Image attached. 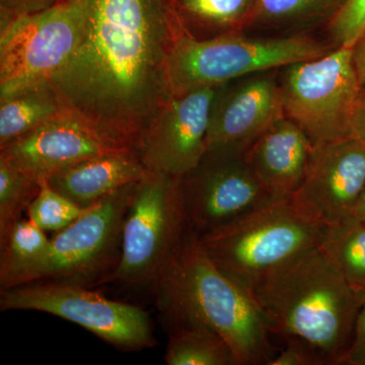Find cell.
I'll return each mask as SVG.
<instances>
[{
  "instance_id": "1",
  "label": "cell",
  "mask_w": 365,
  "mask_h": 365,
  "mask_svg": "<svg viewBox=\"0 0 365 365\" xmlns=\"http://www.w3.org/2000/svg\"><path fill=\"white\" fill-rule=\"evenodd\" d=\"M83 30L51 83L67 108L132 148L170 97L169 61L182 28L174 0H71Z\"/></svg>"
},
{
  "instance_id": "2",
  "label": "cell",
  "mask_w": 365,
  "mask_h": 365,
  "mask_svg": "<svg viewBox=\"0 0 365 365\" xmlns=\"http://www.w3.org/2000/svg\"><path fill=\"white\" fill-rule=\"evenodd\" d=\"M153 284L168 325L210 329L230 346L237 365H269L277 354L253 292L216 265L192 228Z\"/></svg>"
},
{
  "instance_id": "3",
  "label": "cell",
  "mask_w": 365,
  "mask_h": 365,
  "mask_svg": "<svg viewBox=\"0 0 365 365\" xmlns=\"http://www.w3.org/2000/svg\"><path fill=\"white\" fill-rule=\"evenodd\" d=\"M271 334L304 343L323 365L344 362L362 294L318 245L302 252L251 287Z\"/></svg>"
},
{
  "instance_id": "4",
  "label": "cell",
  "mask_w": 365,
  "mask_h": 365,
  "mask_svg": "<svg viewBox=\"0 0 365 365\" xmlns=\"http://www.w3.org/2000/svg\"><path fill=\"white\" fill-rule=\"evenodd\" d=\"M323 227L302 215L290 197L199 235V240L218 267L251 289L290 259L318 245Z\"/></svg>"
},
{
  "instance_id": "5",
  "label": "cell",
  "mask_w": 365,
  "mask_h": 365,
  "mask_svg": "<svg viewBox=\"0 0 365 365\" xmlns=\"http://www.w3.org/2000/svg\"><path fill=\"white\" fill-rule=\"evenodd\" d=\"M331 51L332 48L309 36L254 39L235 32L197 39L182 29L170 56V91L181 95L222 86Z\"/></svg>"
},
{
  "instance_id": "6",
  "label": "cell",
  "mask_w": 365,
  "mask_h": 365,
  "mask_svg": "<svg viewBox=\"0 0 365 365\" xmlns=\"http://www.w3.org/2000/svg\"><path fill=\"white\" fill-rule=\"evenodd\" d=\"M135 184L100 201L57 232L39 260L14 275L0 290L38 281L91 288L111 282L121 259L125 216Z\"/></svg>"
},
{
  "instance_id": "7",
  "label": "cell",
  "mask_w": 365,
  "mask_h": 365,
  "mask_svg": "<svg viewBox=\"0 0 365 365\" xmlns=\"http://www.w3.org/2000/svg\"><path fill=\"white\" fill-rule=\"evenodd\" d=\"M188 228L181 178L148 172L132 192L121 259L111 282L128 287L155 282Z\"/></svg>"
},
{
  "instance_id": "8",
  "label": "cell",
  "mask_w": 365,
  "mask_h": 365,
  "mask_svg": "<svg viewBox=\"0 0 365 365\" xmlns=\"http://www.w3.org/2000/svg\"><path fill=\"white\" fill-rule=\"evenodd\" d=\"M279 86L285 117L314 145L352 135L353 109L362 88L352 47L285 66Z\"/></svg>"
},
{
  "instance_id": "9",
  "label": "cell",
  "mask_w": 365,
  "mask_h": 365,
  "mask_svg": "<svg viewBox=\"0 0 365 365\" xmlns=\"http://www.w3.org/2000/svg\"><path fill=\"white\" fill-rule=\"evenodd\" d=\"M0 309L53 314L83 327L123 351H140L155 343L145 311L107 299L91 287L52 281L26 283L0 290Z\"/></svg>"
},
{
  "instance_id": "10",
  "label": "cell",
  "mask_w": 365,
  "mask_h": 365,
  "mask_svg": "<svg viewBox=\"0 0 365 365\" xmlns=\"http://www.w3.org/2000/svg\"><path fill=\"white\" fill-rule=\"evenodd\" d=\"M81 9L71 0L0 24V98L51 81L78 47Z\"/></svg>"
},
{
  "instance_id": "11",
  "label": "cell",
  "mask_w": 365,
  "mask_h": 365,
  "mask_svg": "<svg viewBox=\"0 0 365 365\" xmlns=\"http://www.w3.org/2000/svg\"><path fill=\"white\" fill-rule=\"evenodd\" d=\"M245 153L209 148L195 169L181 178L187 222L197 234L227 225L274 200Z\"/></svg>"
},
{
  "instance_id": "12",
  "label": "cell",
  "mask_w": 365,
  "mask_h": 365,
  "mask_svg": "<svg viewBox=\"0 0 365 365\" xmlns=\"http://www.w3.org/2000/svg\"><path fill=\"white\" fill-rule=\"evenodd\" d=\"M218 86L173 95L160 108L136 148L148 172L182 178L195 169L207 151L211 108Z\"/></svg>"
},
{
  "instance_id": "13",
  "label": "cell",
  "mask_w": 365,
  "mask_h": 365,
  "mask_svg": "<svg viewBox=\"0 0 365 365\" xmlns=\"http://www.w3.org/2000/svg\"><path fill=\"white\" fill-rule=\"evenodd\" d=\"M365 188V144L354 136L316 144L292 202L322 227L352 217Z\"/></svg>"
},
{
  "instance_id": "14",
  "label": "cell",
  "mask_w": 365,
  "mask_h": 365,
  "mask_svg": "<svg viewBox=\"0 0 365 365\" xmlns=\"http://www.w3.org/2000/svg\"><path fill=\"white\" fill-rule=\"evenodd\" d=\"M136 150L69 110L0 148L4 155L37 179L86 158Z\"/></svg>"
},
{
  "instance_id": "15",
  "label": "cell",
  "mask_w": 365,
  "mask_h": 365,
  "mask_svg": "<svg viewBox=\"0 0 365 365\" xmlns=\"http://www.w3.org/2000/svg\"><path fill=\"white\" fill-rule=\"evenodd\" d=\"M259 74L218 86L211 108L207 150L246 151L285 117L279 83L272 76Z\"/></svg>"
},
{
  "instance_id": "16",
  "label": "cell",
  "mask_w": 365,
  "mask_h": 365,
  "mask_svg": "<svg viewBox=\"0 0 365 365\" xmlns=\"http://www.w3.org/2000/svg\"><path fill=\"white\" fill-rule=\"evenodd\" d=\"M313 141L287 117L269 127L246 150L247 162L274 200L290 198L304 180Z\"/></svg>"
},
{
  "instance_id": "17",
  "label": "cell",
  "mask_w": 365,
  "mask_h": 365,
  "mask_svg": "<svg viewBox=\"0 0 365 365\" xmlns=\"http://www.w3.org/2000/svg\"><path fill=\"white\" fill-rule=\"evenodd\" d=\"M136 150L81 160L53 173L48 184L81 208H91L148 175Z\"/></svg>"
},
{
  "instance_id": "18",
  "label": "cell",
  "mask_w": 365,
  "mask_h": 365,
  "mask_svg": "<svg viewBox=\"0 0 365 365\" xmlns=\"http://www.w3.org/2000/svg\"><path fill=\"white\" fill-rule=\"evenodd\" d=\"M69 111L51 81L0 98V148Z\"/></svg>"
},
{
  "instance_id": "19",
  "label": "cell",
  "mask_w": 365,
  "mask_h": 365,
  "mask_svg": "<svg viewBox=\"0 0 365 365\" xmlns=\"http://www.w3.org/2000/svg\"><path fill=\"white\" fill-rule=\"evenodd\" d=\"M255 0H174L182 31L197 39L240 32Z\"/></svg>"
},
{
  "instance_id": "20",
  "label": "cell",
  "mask_w": 365,
  "mask_h": 365,
  "mask_svg": "<svg viewBox=\"0 0 365 365\" xmlns=\"http://www.w3.org/2000/svg\"><path fill=\"white\" fill-rule=\"evenodd\" d=\"M318 247L357 292L365 289V220L350 217L324 227Z\"/></svg>"
},
{
  "instance_id": "21",
  "label": "cell",
  "mask_w": 365,
  "mask_h": 365,
  "mask_svg": "<svg viewBox=\"0 0 365 365\" xmlns=\"http://www.w3.org/2000/svg\"><path fill=\"white\" fill-rule=\"evenodd\" d=\"M169 326L165 361L169 365H237L227 343L210 329L195 324Z\"/></svg>"
},
{
  "instance_id": "22",
  "label": "cell",
  "mask_w": 365,
  "mask_h": 365,
  "mask_svg": "<svg viewBox=\"0 0 365 365\" xmlns=\"http://www.w3.org/2000/svg\"><path fill=\"white\" fill-rule=\"evenodd\" d=\"M50 240L31 220L21 218L0 235V289L24 269L39 260Z\"/></svg>"
},
{
  "instance_id": "23",
  "label": "cell",
  "mask_w": 365,
  "mask_h": 365,
  "mask_svg": "<svg viewBox=\"0 0 365 365\" xmlns=\"http://www.w3.org/2000/svg\"><path fill=\"white\" fill-rule=\"evenodd\" d=\"M346 0H255L247 26L299 25L333 18Z\"/></svg>"
},
{
  "instance_id": "24",
  "label": "cell",
  "mask_w": 365,
  "mask_h": 365,
  "mask_svg": "<svg viewBox=\"0 0 365 365\" xmlns=\"http://www.w3.org/2000/svg\"><path fill=\"white\" fill-rule=\"evenodd\" d=\"M41 182L0 155V235L23 218L39 193Z\"/></svg>"
},
{
  "instance_id": "25",
  "label": "cell",
  "mask_w": 365,
  "mask_h": 365,
  "mask_svg": "<svg viewBox=\"0 0 365 365\" xmlns=\"http://www.w3.org/2000/svg\"><path fill=\"white\" fill-rule=\"evenodd\" d=\"M91 208L79 207L53 190L47 180L43 179L39 193L30 204L26 212L29 220L44 232H60L85 215Z\"/></svg>"
},
{
  "instance_id": "26",
  "label": "cell",
  "mask_w": 365,
  "mask_h": 365,
  "mask_svg": "<svg viewBox=\"0 0 365 365\" xmlns=\"http://www.w3.org/2000/svg\"><path fill=\"white\" fill-rule=\"evenodd\" d=\"M329 29L338 47H352L365 31V0H346Z\"/></svg>"
},
{
  "instance_id": "27",
  "label": "cell",
  "mask_w": 365,
  "mask_h": 365,
  "mask_svg": "<svg viewBox=\"0 0 365 365\" xmlns=\"http://www.w3.org/2000/svg\"><path fill=\"white\" fill-rule=\"evenodd\" d=\"M60 1L61 0H0V24L18 16L42 13Z\"/></svg>"
},
{
  "instance_id": "28",
  "label": "cell",
  "mask_w": 365,
  "mask_h": 365,
  "mask_svg": "<svg viewBox=\"0 0 365 365\" xmlns=\"http://www.w3.org/2000/svg\"><path fill=\"white\" fill-rule=\"evenodd\" d=\"M269 365H323L318 355L297 340H287L284 349L275 355Z\"/></svg>"
},
{
  "instance_id": "29",
  "label": "cell",
  "mask_w": 365,
  "mask_h": 365,
  "mask_svg": "<svg viewBox=\"0 0 365 365\" xmlns=\"http://www.w3.org/2000/svg\"><path fill=\"white\" fill-rule=\"evenodd\" d=\"M343 364L365 365V289L355 319L351 343Z\"/></svg>"
},
{
  "instance_id": "30",
  "label": "cell",
  "mask_w": 365,
  "mask_h": 365,
  "mask_svg": "<svg viewBox=\"0 0 365 365\" xmlns=\"http://www.w3.org/2000/svg\"><path fill=\"white\" fill-rule=\"evenodd\" d=\"M351 134L365 144V88L360 91L351 117Z\"/></svg>"
},
{
  "instance_id": "31",
  "label": "cell",
  "mask_w": 365,
  "mask_h": 365,
  "mask_svg": "<svg viewBox=\"0 0 365 365\" xmlns=\"http://www.w3.org/2000/svg\"><path fill=\"white\" fill-rule=\"evenodd\" d=\"M353 62L361 88H365V31L352 46Z\"/></svg>"
},
{
  "instance_id": "32",
  "label": "cell",
  "mask_w": 365,
  "mask_h": 365,
  "mask_svg": "<svg viewBox=\"0 0 365 365\" xmlns=\"http://www.w3.org/2000/svg\"><path fill=\"white\" fill-rule=\"evenodd\" d=\"M352 217L365 220V188L364 191H362L361 195L359 197V202H357L356 206H355Z\"/></svg>"
}]
</instances>
